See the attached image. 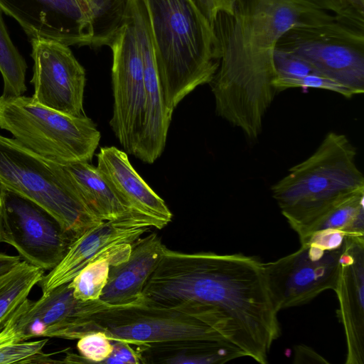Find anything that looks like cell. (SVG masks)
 <instances>
[{"instance_id":"1","label":"cell","mask_w":364,"mask_h":364,"mask_svg":"<svg viewBox=\"0 0 364 364\" xmlns=\"http://www.w3.org/2000/svg\"><path fill=\"white\" fill-rule=\"evenodd\" d=\"M141 299L166 307L210 312L232 331L245 357L265 364L280 336L279 310L264 262L242 254L183 253L166 247L143 289Z\"/></svg>"},{"instance_id":"2","label":"cell","mask_w":364,"mask_h":364,"mask_svg":"<svg viewBox=\"0 0 364 364\" xmlns=\"http://www.w3.org/2000/svg\"><path fill=\"white\" fill-rule=\"evenodd\" d=\"M335 20L312 0H237L231 13L219 12L212 28L220 63L209 83L216 114L257 139L276 92L273 56L279 40L294 27Z\"/></svg>"},{"instance_id":"3","label":"cell","mask_w":364,"mask_h":364,"mask_svg":"<svg viewBox=\"0 0 364 364\" xmlns=\"http://www.w3.org/2000/svg\"><path fill=\"white\" fill-rule=\"evenodd\" d=\"M166 107L210 83L220 63L212 26L191 0H144Z\"/></svg>"},{"instance_id":"4","label":"cell","mask_w":364,"mask_h":364,"mask_svg":"<svg viewBox=\"0 0 364 364\" xmlns=\"http://www.w3.org/2000/svg\"><path fill=\"white\" fill-rule=\"evenodd\" d=\"M271 191L282 214L300 238L334 205L364 193L356 149L346 135L330 132L315 151L292 166Z\"/></svg>"},{"instance_id":"5","label":"cell","mask_w":364,"mask_h":364,"mask_svg":"<svg viewBox=\"0 0 364 364\" xmlns=\"http://www.w3.org/2000/svg\"><path fill=\"white\" fill-rule=\"evenodd\" d=\"M94 331L104 332L110 340L134 344L209 340L233 345L229 328L213 314L186 306L151 304L141 298L122 305H111L100 299L86 301L64 328L60 338L75 340Z\"/></svg>"},{"instance_id":"6","label":"cell","mask_w":364,"mask_h":364,"mask_svg":"<svg viewBox=\"0 0 364 364\" xmlns=\"http://www.w3.org/2000/svg\"><path fill=\"white\" fill-rule=\"evenodd\" d=\"M0 185L42 207L73 239L102 222L86 205L64 165L2 135Z\"/></svg>"},{"instance_id":"7","label":"cell","mask_w":364,"mask_h":364,"mask_svg":"<svg viewBox=\"0 0 364 364\" xmlns=\"http://www.w3.org/2000/svg\"><path fill=\"white\" fill-rule=\"evenodd\" d=\"M0 99V128L24 147L63 165L92 161L101 135L85 114L68 115L23 95Z\"/></svg>"},{"instance_id":"8","label":"cell","mask_w":364,"mask_h":364,"mask_svg":"<svg viewBox=\"0 0 364 364\" xmlns=\"http://www.w3.org/2000/svg\"><path fill=\"white\" fill-rule=\"evenodd\" d=\"M276 48L291 52L311 65L322 76L364 92V31L336 20L287 31Z\"/></svg>"},{"instance_id":"9","label":"cell","mask_w":364,"mask_h":364,"mask_svg":"<svg viewBox=\"0 0 364 364\" xmlns=\"http://www.w3.org/2000/svg\"><path fill=\"white\" fill-rule=\"evenodd\" d=\"M0 237L24 261L44 271L60 262L74 240L48 211L1 185Z\"/></svg>"},{"instance_id":"10","label":"cell","mask_w":364,"mask_h":364,"mask_svg":"<svg viewBox=\"0 0 364 364\" xmlns=\"http://www.w3.org/2000/svg\"><path fill=\"white\" fill-rule=\"evenodd\" d=\"M344 245L326 249L304 242L296 252L264 263L270 292L279 311L306 304L326 290H335Z\"/></svg>"},{"instance_id":"11","label":"cell","mask_w":364,"mask_h":364,"mask_svg":"<svg viewBox=\"0 0 364 364\" xmlns=\"http://www.w3.org/2000/svg\"><path fill=\"white\" fill-rule=\"evenodd\" d=\"M109 47L113 55L114 97L109 124L124 150L134 155L143 123L144 77L142 60L127 12L125 23Z\"/></svg>"},{"instance_id":"12","label":"cell","mask_w":364,"mask_h":364,"mask_svg":"<svg viewBox=\"0 0 364 364\" xmlns=\"http://www.w3.org/2000/svg\"><path fill=\"white\" fill-rule=\"evenodd\" d=\"M29 41L33 60L31 82L34 87V101L68 115H84L85 70L69 46L43 38Z\"/></svg>"},{"instance_id":"13","label":"cell","mask_w":364,"mask_h":364,"mask_svg":"<svg viewBox=\"0 0 364 364\" xmlns=\"http://www.w3.org/2000/svg\"><path fill=\"white\" fill-rule=\"evenodd\" d=\"M29 41L43 38L70 46H90L91 31L81 0H0Z\"/></svg>"},{"instance_id":"14","label":"cell","mask_w":364,"mask_h":364,"mask_svg":"<svg viewBox=\"0 0 364 364\" xmlns=\"http://www.w3.org/2000/svg\"><path fill=\"white\" fill-rule=\"evenodd\" d=\"M132 26L144 77L143 123L134 155L144 163L152 164L164 149L173 112L165 105L149 23L146 19L137 18Z\"/></svg>"},{"instance_id":"15","label":"cell","mask_w":364,"mask_h":364,"mask_svg":"<svg viewBox=\"0 0 364 364\" xmlns=\"http://www.w3.org/2000/svg\"><path fill=\"white\" fill-rule=\"evenodd\" d=\"M347 345L346 364L364 363V237L347 236L334 290Z\"/></svg>"},{"instance_id":"16","label":"cell","mask_w":364,"mask_h":364,"mask_svg":"<svg viewBox=\"0 0 364 364\" xmlns=\"http://www.w3.org/2000/svg\"><path fill=\"white\" fill-rule=\"evenodd\" d=\"M151 228L134 222L102 221L70 243L60 262L38 283L42 294L69 283L87 264L122 243L132 244Z\"/></svg>"},{"instance_id":"17","label":"cell","mask_w":364,"mask_h":364,"mask_svg":"<svg viewBox=\"0 0 364 364\" xmlns=\"http://www.w3.org/2000/svg\"><path fill=\"white\" fill-rule=\"evenodd\" d=\"M97 158L100 174L132 209L154 221L159 230L171 222L172 213L164 200L136 171L125 151L105 146Z\"/></svg>"},{"instance_id":"18","label":"cell","mask_w":364,"mask_h":364,"mask_svg":"<svg viewBox=\"0 0 364 364\" xmlns=\"http://www.w3.org/2000/svg\"><path fill=\"white\" fill-rule=\"evenodd\" d=\"M166 247L153 232L132 243L128 259L110 266L107 282L100 300L122 305L141 299L145 283L162 259Z\"/></svg>"},{"instance_id":"19","label":"cell","mask_w":364,"mask_h":364,"mask_svg":"<svg viewBox=\"0 0 364 364\" xmlns=\"http://www.w3.org/2000/svg\"><path fill=\"white\" fill-rule=\"evenodd\" d=\"M81 196L102 221L125 220L158 229L156 223L132 209L110 186L96 166L79 161L64 165Z\"/></svg>"},{"instance_id":"20","label":"cell","mask_w":364,"mask_h":364,"mask_svg":"<svg viewBox=\"0 0 364 364\" xmlns=\"http://www.w3.org/2000/svg\"><path fill=\"white\" fill-rule=\"evenodd\" d=\"M138 346L143 364H222L245 357L241 350L225 341L181 340Z\"/></svg>"},{"instance_id":"21","label":"cell","mask_w":364,"mask_h":364,"mask_svg":"<svg viewBox=\"0 0 364 364\" xmlns=\"http://www.w3.org/2000/svg\"><path fill=\"white\" fill-rule=\"evenodd\" d=\"M132 244L122 243L87 264L69 283L74 297L82 301L99 300L109 277L110 266L127 260Z\"/></svg>"},{"instance_id":"22","label":"cell","mask_w":364,"mask_h":364,"mask_svg":"<svg viewBox=\"0 0 364 364\" xmlns=\"http://www.w3.org/2000/svg\"><path fill=\"white\" fill-rule=\"evenodd\" d=\"M43 275V269L24 260L0 275V330Z\"/></svg>"},{"instance_id":"23","label":"cell","mask_w":364,"mask_h":364,"mask_svg":"<svg viewBox=\"0 0 364 364\" xmlns=\"http://www.w3.org/2000/svg\"><path fill=\"white\" fill-rule=\"evenodd\" d=\"M128 0H85L89 18L90 46H109L126 22Z\"/></svg>"},{"instance_id":"24","label":"cell","mask_w":364,"mask_h":364,"mask_svg":"<svg viewBox=\"0 0 364 364\" xmlns=\"http://www.w3.org/2000/svg\"><path fill=\"white\" fill-rule=\"evenodd\" d=\"M364 193L338 203L318 218L299 238L326 230H339L347 236L364 237Z\"/></svg>"},{"instance_id":"25","label":"cell","mask_w":364,"mask_h":364,"mask_svg":"<svg viewBox=\"0 0 364 364\" xmlns=\"http://www.w3.org/2000/svg\"><path fill=\"white\" fill-rule=\"evenodd\" d=\"M27 64L14 44L0 10V73L4 80V98L23 95L26 91L25 82Z\"/></svg>"},{"instance_id":"26","label":"cell","mask_w":364,"mask_h":364,"mask_svg":"<svg viewBox=\"0 0 364 364\" xmlns=\"http://www.w3.org/2000/svg\"><path fill=\"white\" fill-rule=\"evenodd\" d=\"M319 8L332 12L336 20L364 31V0H312Z\"/></svg>"},{"instance_id":"27","label":"cell","mask_w":364,"mask_h":364,"mask_svg":"<svg viewBox=\"0 0 364 364\" xmlns=\"http://www.w3.org/2000/svg\"><path fill=\"white\" fill-rule=\"evenodd\" d=\"M273 60L276 73L275 78L296 79L309 75H320L304 59L280 48H275Z\"/></svg>"},{"instance_id":"28","label":"cell","mask_w":364,"mask_h":364,"mask_svg":"<svg viewBox=\"0 0 364 364\" xmlns=\"http://www.w3.org/2000/svg\"><path fill=\"white\" fill-rule=\"evenodd\" d=\"M77 348L85 363H103L112 353L113 346L104 332L94 331L78 338Z\"/></svg>"},{"instance_id":"29","label":"cell","mask_w":364,"mask_h":364,"mask_svg":"<svg viewBox=\"0 0 364 364\" xmlns=\"http://www.w3.org/2000/svg\"><path fill=\"white\" fill-rule=\"evenodd\" d=\"M272 85L276 91L288 88H316L335 92L346 98L355 95L350 89L321 75L313 74L296 79L275 78Z\"/></svg>"},{"instance_id":"30","label":"cell","mask_w":364,"mask_h":364,"mask_svg":"<svg viewBox=\"0 0 364 364\" xmlns=\"http://www.w3.org/2000/svg\"><path fill=\"white\" fill-rule=\"evenodd\" d=\"M48 338L36 341H22L0 346V364H28L38 354L43 352Z\"/></svg>"},{"instance_id":"31","label":"cell","mask_w":364,"mask_h":364,"mask_svg":"<svg viewBox=\"0 0 364 364\" xmlns=\"http://www.w3.org/2000/svg\"><path fill=\"white\" fill-rule=\"evenodd\" d=\"M113 350L103 362L106 364H143L138 344L120 340H111Z\"/></svg>"},{"instance_id":"32","label":"cell","mask_w":364,"mask_h":364,"mask_svg":"<svg viewBox=\"0 0 364 364\" xmlns=\"http://www.w3.org/2000/svg\"><path fill=\"white\" fill-rule=\"evenodd\" d=\"M212 26L219 12L231 13L237 0H191Z\"/></svg>"},{"instance_id":"33","label":"cell","mask_w":364,"mask_h":364,"mask_svg":"<svg viewBox=\"0 0 364 364\" xmlns=\"http://www.w3.org/2000/svg\"><path fill=\"white\" fill-rule=\"evenodd\" d=\"M294 362L296 363H328L312 348L304 345L298 346L295 348Z\"/></svg>"},{"instance_id":"34","label":"cell","mask_w":364,"mask_h":364,"mask_svg":"<svg viewBox=\"0 0 364 364\" xmlns=\"http://www.w3.org/2000/svg\"><path fill=\"white\" fill-rule=\"evenodd\" d=\"M20 262V256H14L0 252V275L12 269Z\"/></svg>"},{"instance_id":"35","label":"cell","mask_w":364,"mask_h":364,"mask_svg":"<svg viewBox=\"0 0 364 364\" xmlns=\"http://www.w3.org/2000/svg\"><path fill=\"white\" fill-rule=\"evenodd\" d=\"M0 107H1V99H0Z\"/></svg>"},{"instance_id":"36","label":"cell","mask_w":364,"mask_h":364,"mask_svg":"<svg viewBox=\"0 0 364 364\" xmlns=\"http://www.w3.org/2000/svg\"><path fill=\"white\" fill-rule=\"evenodd\" d=\"M81 1H82L84 2V1H85V0H81Z\"/></svg>"}]
</instances>
